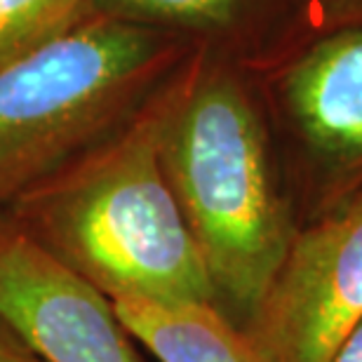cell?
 Listing matches in <instances>:
<instances>
[{
	"label": "cell",
	"mask_w": 362,
	"mask_h": 362,
	"mask_svg": "<svg viewBox=\"0 0 362 362\" xmlns=\"http://www.w3.org/2000/svg\"><path fill=\"white\" fill-rule=\"evenodd\" d=\"M94 0H0V69L12 66L83 26Z\"/></svg>",
	"instance_id": "9"
},
{
	"label": "cell",
	"mask_w": 362,
	"mask_h": 362,
	"mask_svg": "<svg viewBox=\"0 0 362 362\" xmlns=\"http://www.w3.org/2000/svg\"><path fill=\"white\" fill-rule=\"evenodd\" d=\"M163 88L0 214L111 301L214 306L205 266L158 158Z\"/></svg>",
	"instance_id": "2"
},
{
	"label": "cell",
	"mask_w": 362,
	"mask_h": 362,
	"mask_svg": "<svg viewBox=\"0 0 362 362\" xmlns=\"http://www.w3.org/2000/svg\"><path fill=\"white\" fill-rule=\"evenodd\" d=\"M0 320L47 362H139L113 301L0 214Z\"/></svg>",
	"instance_id": "5"
},
{
	"label": "cell",
	"mask_w": 362,
	"mask_h": 362,
	"mask_svg": "<svg viewBox=\"0 0 362 362\" xmlns=\"http://www.w3.org/2000/svg\"><path fill=\"white\" fill-rule=\"evenodd\" d=\"M259 0H94L97 17L153 28L186 40H223L247 24Z\"/></svg>",
	"instance_id": "8"
},
{
	"label": "cell",
	"mask_w": 362,
	"mask_h": 362,
	"mask_svg": "<svg viewBox=\"0 0 362 362\" xmlns=\"http://www.w3.org/2000/svg\"><path fill=\"white\" fill-rule=\"evenodd\" d=\"M320 5L325 7H332V10H344V7H351V5H358L362 0H317Z\"/></svg>",
	"instance_id": "12"
},
{
	"label": "cell",
	"mask_w": 362,
	"mask_h": 362,
	"mask_svg": "<svg viewBox=\"0 0 362 362\" xmlns=\"http://www.w3.org/2000/svg\"><path fill=\"white\" fill-rule=\"evenodd\" d=\"M184 52L177 35L92 17L0 69V212L132 118Z\"/></svg>",
	"instance_id": "3"
},
{
	"label": "cell",
	"mask_w": 362,
	"mask_h": 362,
	"mask_svg": "<svg viewBox=\"0 0 362 362\" xmlns=\"http://www.w3.org/2000/svg\"><path fill=\"white\" fill-rule=\"evenodd\" d=\"M362 322V179L299 228L245 332L266 362H332Z\"/></svg>",
	"instance_id": "4"
},
{
	"label": "cell",
	"mask_w": 362,
	"mask_h": 362,
	"mask_svg": "<svg viewBox=\"0 0 362 362\" xmlns=\"http://www.w3.org/2000/svg\"><path fill=\"white\" fill-rule=\"evenodd\" d=\"M332 362H362V322L353 329V334L346 339V344L339 349Z\"/></svg>",
	"instance_id": "11"
},
{
	"label": "cell",
	"mask_w": 362,
	"mask_h": 362,
	"mask_svg": "<svg viewBox=\"0 0 362 362\" xmlns=\"http://www.w3.org/2000/svg\"><path fill=\"white\" fill-rule=\"evenodd\" d=\"M158 158L205 266L214 308L247 329L299 226L262 108L233 69L200 54L165 83Z\"/></svg>",
	"instance_id": "1"
},
{
	"label": "cell",
	"mask_w": 362,
	"mask_h": 362,
	"mask_svg": "<svg viewBox=\"0 0 362 362\" xmlns=\"http://www.w3.org/2000/svg\"><path fill=\"white\" fill-rule=\"evenodd\" d=\"M0 362H47L0 320Z\"/></svg>",
	"instance_id": "10"
},
{
	"label": "cell",
	"mask_w": 362,
	"mask_h": 362,
	"mask_svg": "<svg viewBox=\"0 0 362 362\" xmlns=\"http://www.w3.org/2000/svg\"><path fill=\"white\" fill-rule=\"evenodd\" d=\"M113 308L160 362H266L247 332L209 303L127 299Z\"/></svg>",
	"instance_id": "7"
},
{
	"label": "cell",
	"mask_w": 362,
	"mask_h": 362,
	"mask_svg": "<svg viewBox=\"0 0 362 362\" xmlns=\"http://www.w3.org/2000/svg\"><path fill=\"white\" fill-rule=\"evenodd\" d=\"M280 104L315 165L362 179V26L327 35L289 64Z\"/></svg>",
	"instance_id": "6"
}]
</instances>
